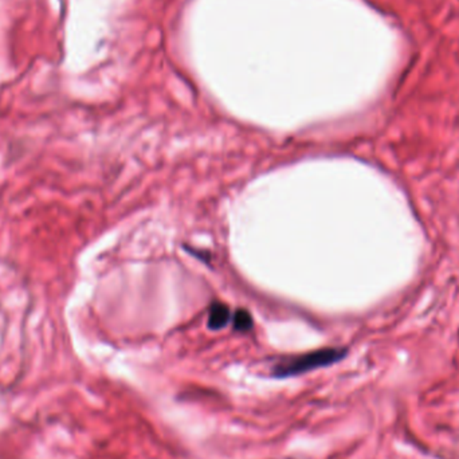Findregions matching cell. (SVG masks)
I'll return each mask as SVG.
<instances>
[{
  "mask_svg": "<svg viewBox=\"0 0 459 459\" xmlns=\"http://www.w3.org/2000/svg\"><path fill=\"white\" fill-rule=\"evenodd\" d=\"M347 353L348 350L345 348H323V349L311 350L304 355L285 358L278 361L274 365L272 373L277 379L298 376L319 368L331 367L336 363L343 360L347 356Z\"/></svg>",
  "mask_w": 459,
  "mask_h": 459,
  "instance_id": "6da1fadb",
  "label": "cell"
},
{
  "mask_svg": "<svg viewBox=\"0 0 459 459\" xmlns=\"http://www.w3.org/2000/svg\"><path fill=\"white\" fill-rule=\"evenodd\" d=\"M230 320H231V313L227 305L221 302L212 304L209 313V321H207V325L211 331L223 329L228 325Z\"/></svg>",
  "mask_w": 459,
  "mask_h": 459,
  "instance_id": "7a4b0ae2",
  "label": "cell"
},
{
  "mask_svg": "<svg viewBox=\"0 0 459 459\" xmlns=\"http://www.w3.org/2000/svg\"><path fill=\"white\" fill-rule=\"evenodd\" d=\"M233 323H234L236 331L245 333V332L251 331V328H253V317H251V314H250L248 311H245V309H239V311H236V314H234Z\"/></svg>",
  "mask_w": 459,
  "mask_h": 459,
  "instance_id": "3957f363",
  "label": "cell"
}]
</instances>
